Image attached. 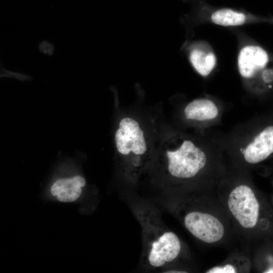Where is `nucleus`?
I'll use <instances>...</instances> for the list:
<instances>
[{"label": "nucleus", "instance_id": "obj_2", "mask_svg": "<svg viewBox=\"0 0 273 273\" xmlns=\"http://www.w3.org/2000/svg\"><path fill=\"white\" fill-rule=\"evenodd\" d=\"M167 170L172 177L188 179L203 169L207 159L204 152L191 141H184L176 150L166 152Z\"/></svg>", "mask_w": 273, "mask_h": 273}, {"label": "nucleus", "instance_id": "obj_3", "mask_svg": "<svg viewBox=\"0 0 273 273\" xmlns=\"http://www.w3.org/2000/svg\"><path fill=\"white\" fill-rule=\"evenodd\" d=\"M228 207L243 228L254 227L258 221L259 204L252 189L246 185L236 187L230 193Z\"/></svg>", "mask_w": 273, "mask_h": 273}, {"label": "nucleus", "instance_id": "obj_5", "mask_svg": "<svg viewBox=\"0 0 273 273\" xmlns=\"http://www.w3.org/2000/svg\"><path fill=\"white\" fill-rule=\"evenodd\" d=\"M184 224L197 239L207 243H213L223 236V224L216 217L209 213L192 211L185 214Z\"/></svg>", "mask_w": 273, "mask_h": 273}, {"label": "nucleus", "instance_id": "obj_12", "mask_svg": "<svg viewBox=\"0 0 273 273\" xmlns=\"http://www.w3.org/2000/svg\"><path fill=\"white\" fill-rule=\"evenodd\" d=\"M207 273H235L236 272L235 267L231 265L227 264L223 267H214L210 269Z\"/></svg>", "mask_w": 273, "mask_h": 273}, {"label": "nucleus", "instance_id": "obj_11", "mask_svg": "<svg viewBox=\"0 0 273 273\" xmlns=\"http://www.w3.org/2000/svg\"><path fill=\"white\" fill-rule=\"evenodd\" d=\"M246 19V16L243 13L229 8L217 9L211 15V19L214 23L224 26L242 25Z\"/></svg>", "mask_w": 273, "mask_h": 273}, {"label": "nucleus", "instance_id": "obj_4", "mask_svg": "<svg viewBox=\"0 0 273 273\" xmlns=\"http://www.w3.org/2000/svg\"><path fill=\"white\" fill-rule=\"evenodd\" d=\"M115 141L118 152L124 157L130 154L141 157L147 150L143 131L138 122L130 117H124L120 120Z\"/></svg>", "mask_w": 273, "mask_h": 273}, {"label": "nucleus", "instance_id": "obj_9", "mask_svg": "<svg viewBox=\"0 0 273 273\" xmlns=\"http://www.w3.org/2000/svg\"><path fill=\"white\" fill-rule=\"evenodd\" d=\"M184 112L187 119L204 121L215 118L218 115V110L211 100L198 99L189 103Z\"/></svg>", "mask_w": 273, "mask_h": 273}, {"label": "nucleus", "instance_id": "obj_6", "mask_svg": "<svg viewBox=\"0 0 273 273\" xmlns=\"http://www.w3.org/2000/svg\"><path fill=\"white\" fill-rule=\"evenodd\" d=\"M268 61L266 52L259 46H247L240 52L238 64L241 76L251 78L259 70L263 68Z\"/></svg>", "mask_w": 273, "mask_h": 273}, {"label": "nucleus", "instance_id": "obj_13", "mask_svg": "<svg viewBox=\"0 0 273 273\" xmlns=\"http://www.w3.org/2000/svg\"><path fill=\"white\" fill-rule=\"evenodd\" d=\"M40 50H42V51L45 53H49L52 54V52L53 50V46L51 44H48L47 42H42L39 46Z\"/></svg>", "mask_w": 273, "mask_h": 273}, {"label": "nucleus", "instance_id": "obj_7", "mask_svg": "<svg viewBox=\"0 0 273 273\" xmlns=\"http://www.w3.org/2000/svg\"><path fill=\"white\" fill-rule=\"evenodd\" d=\"M273 153V126L266 127L246 148L244 157L246 162L255 164L266 159Z\"/></svg>", "mask_w": 273, "mask_h": 273}, {"label": "nucleus", "instance_id": "obj_10", "mask_svg": "<svg viewBox=\"0 0 273 273\" xmlns=\"http://www.w3.org/2000/svg\"><path fill=\"white\" fill-rule=\"evenodd\" d=\"M189 58L195 69L203 76L209 75L216 64V57L211 51L195 49L190 53Z\"/></svg>", "mask_w": 273, "mask_h": 273}, {"label": "nucleus", "instance_id": "obj_8", "mask_svg": "<svg viewBox=\"0 0 273 273\" xmlns=\"http://www.w3.org/2000/svg\"><path fill=\"white\" fill-rule=\"evenodd\" d=\"M85 183V179L80 176L60 179L52 186L51 193L53 196H57V199L61 202H72L80 196L81 188Z\"/></svg>", "mask_w": 273, "mask_h": 273}, {"label": "nucleus", "instance_id": "obj_1", "mask_svg": "<svg viewBox=\"0 0 273 273\" xmlns=\"http://www.w3.org/2000/svg\"><path fill=\"white\" fill-rule=\"evenodd\" d=\"M133 212L142 230V262L150 269L164 268L179 254L181 245L177 236L168 230L154 206L141 203Z\"/></svg>", "mask_w": 273, "mask_h": 273}, {"label": "nucleus", "instance_id": "obj_14", "mask_svg": "<svg viewBox=\"0 0 273 273\" xmlns=\"http://www.w3.org/2000/svg\"><path fill=\"white\" fill-rule=\"evenodd\" d=\"M264 79L265 81H269L273 78V72L271 71H265L264 74Z\"/></svg>", "mask_w": 273, "mask_h": 273}]
</instances>
